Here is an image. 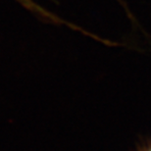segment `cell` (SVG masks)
Returning <instances> with one entry per match:
<instances>
[{"instance_id": "6da1fadb", "label": "cell", "mask_w": 151, "mask_h": 151, "mask_svg": "<svg viewBox=\"0 0 151 151\" xmlns=\"http://www.w3.org/2000/svg\"><path fill=\"white\" fill-rule=\"evenodd\" d=\"M19 1H21L22 3H24V4H26V5H28L29 6V7H32L34 6V4L31 2V0H19Z\"/></svg>"}]
</instances>
